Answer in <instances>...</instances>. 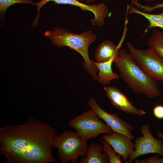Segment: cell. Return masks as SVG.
Returning <instances> with one entry per match:
<instances>
[{
	"instance_id": "5bb4252c",
	"label": "cell",
	"mask_w": 163,
	"mask_h": 163,
	"mask_svg": "<svg viewBox=\"0 0 163 163\" xmlns=\"http://www.w3.org/2000/svg\"><path fill=\"white\" fill-rule=\"evenodd\" d=\"M114 59H112L104 62L94 63L99 71L97 80L98 82L103 85H108L114 79H118L120 76L114 72L112 69V65Z\"/></svg>"
},
{
	"instance_id": "7402d4cb",
	"label": "cell",
	"mask_w": 163,
	"mask_h": 163,
	"mask_svg": "<svg viewBox=\"0 0 163 163\" xmlns=\"http://www.w3.org/2000/svg\"><path fill=\"white\" fill-rule=\"evenodd\" d=\"M157 134L158 137L159 138H161L163 141V133L160 131H158L157 132Z\"/></svg>"
},
{
	"instance_id": "cb8c5ba5",
	"label": "cell",
	"mask_w": 163,
	"mask_h": 163,
	"mask_svg": "<svg viewBox=\"0 0 163 163\" xmlns=\"http://www.w3.org/2000/svg\"><path fill=\"white\" fill-rule=\"evenodd\" d=\"M140 0H131V2H132V3L133 2H138ZM142 0L146 1L147 2H149L150 1H153L155 0Z\"/></svg>"
},
{
	"instance_id": "ba28073f",
	"label": "cell",
	"mask_w": 163,
	"mask_h": 163,
	"mask_svg": "<svg viewBox=\"0 0 163 163\" xmlns=\"http://www.w3.org/2000/svg\"><path fill=\"white\" fill-rule=\"evenodd\" d=\"M88 104L98 117L104 120L113 132L123 134L131 140L133 139L134 136L132 133L134 129L130 124L120 118L116 113H110L104 110L98 104L94 98L89 99Z\"/></svg>"
},
{
	"instance_id": "52a82bcc",
	"label": "cell",
	"mask_w": 163,
	"mask_h": 163,
	"mask_svg": "<svg viewBox=\"0 0 163 163\" xmlns=\"http://www.w3.org/2000/svg\"><path fill=\"white\" fill-rule=\"evenodd\" d=\"M140 129L142 136L136 138L135 149L126 163H131L136 158L149 153H157L163 156V140L160 139H156L153 136L148 124L142 125Z\"/></svg>"
},
{
	"instance_id": "2e32d148",
	"label": "cell",
	"mask_w": 163,
	"mask_h": 163,
	"mask_svg": "<svg viewBox=\"0 0 163 163\" xmlns=\"http://www.w3.org/2000/svg\"><path fill=\"white\" fill-rule=\"evenodd\" d=\"M147 45L163 58V33L154 29L150 37L147 41Z\"/></svg>"
},
{
	"instance_id": "5b68a950",
	"label": "cell",
	"mask_w": 163,
	"mask_h": 163,
	"mask_svg": "<svg viewBox=\"0 0 163 163\" xmlns=\"http://www.w3.org/2000/svg\"><path fill=\"white\" fill-rule=\"evenodd\" d=\"M91 109L76 116L69 122L70 126L78 135L87 140L96 138L102 133L110 134L113 131L106 123L101 121Z\"/></svg>"
},
{
	"instance_id": "4fadbf2b",
	"label": "cell",
	"mask_w": 163,
	"mask_h": 163,
	"mask_svg": "<svg viewBox=\"0 0 163 163\" xmlns=\"http://www.w3.org/2000/svg\"><path fill=\"white\" fill-rule=\"evenodd\" d=\"M103 148L101 144L91 141L88 146L85 158L82 157L80 163H108L109 160L107 154L101 152Z\"/></svg>"
},
{
	"instance_id": "9a60e30c",
	"label": "cell",
	"mask_w": 163,
	"mask_h": 163,
	"mask_svg": "<svg viewBox=\"0 0 163 163\" xmlns=\"http://www.w3.org/2000/svg\"><path fill=\"white\" fill-rule=\"evenodd\" d=\"M162 12L158 14H150L141 11L131 5L127 6V11L129 14H138L143 16L148 20L149 24L146 29H151L156 27H159L163 30V7Z\"/></svg>"
},
{
	"instance_id": "8992f818",
	"label": "cell",
	"mask_w": 163,
	"mask_h": 163,
	"mask_svg": "<svg viewBox=\"0 0 163 163\" xmlns=\"http://www.w3.org/2000/svg\"><path fill=\"white\" fill-rule=\"evenodd\" d=\"M127 45L130 54L142 71L152 79L163 82V58L151 48L139 50L129 42Z\"/></svg>"
},
{
	"instance_id": "8fae6325",
	"label": "cell",
	"mask_w": 163,
	"mask_h": 163,
	"mask_svg": "<svg viewBox=\"0 0 163 163\" xmlns=\"http://www.w3.org/2000/svg\"><path fill=\"white\" fill-rule=\"evenodd\" d=\"M102 139L109 143L125 162L129 160L135 149V144L131 140L126 136L117 132L113 131L110 134H104Z\"/></svg>"
},
{
	"instance_id": "6da1fadb",
	"label": "cell",
	"mask_w": 163,
	"mask_h": 163,
	"mask_svg": "<svg viewBox=\"0 0 163 163\" xmlns=\"http://www.w3.org/2000/svg\"><path fill=\"white\" fill-rule=\"evenodd\" d=\"M56 131L44 121L27 118L23 124L0 128V155L8 163H49Z\"/></svg>"
},
{
	"instance_id": "7a4b0ae2",
	"label": "cell",
	"mask_w": 163,
	"mask_h": 163,
	"mask_svg": "<svg viewBox=\"0 0 163 163\" xmlns=\"http://www.w3.org/2000/svg\"><path fill=\"white\" fill-rule=\"evenodd\" d=\"M113 62L119 75L134 93L149 98L161 95L158 82L147 75L125 50H120L119 55Z\"/></svg>"
},
{
	"instance_id": "603a6c76",
	"label": "cell",
	"mask_w": 163,
	"mask_h": 163,
	"mask_svg": "<svg viewBox=\"0 0 163 163\" xmlns=\"http://www.w3.org/2000/svg\"><path fill=\"white\" fill-rule=\"evenodd\" d=\"M80 0L82 2H83V1L85 0V2L86 3V4H89L95 2L97 0Z\"/></svg>"
},
{
	"instance_id": "7c38bea8",
	"label": "cell",
	"mask_w": 163,
	"mask_h": 163,
	"mask_svg": "<svg viewBox=\"0 0 163 163\" xmlns=\"http://www.w3.org/2000/svg\"><path fill=\"white\" fill-rule=\"evenodd\" d=\"M125 37L123 36L117 46L110 40L102 42L97 47L94 54L96 62H104L112 59L114 60L119 55L120 50Z\"/></svg>"
},
{
	"instance_id": "ffe728a7",
	"label": "cell",
	"mask_w": 163,
	"mask_h": 163,
	"mask_svg": "<svg viewBox=\"0 0 163 163\" xmlns=\"http://www.w3.org/2000/svg\"><path fill=\"white\" fill-rule=\"evenodd\" d=\"M134 161L135 163H163V158H160L158 155H156L141 160L135 159Z\"/></svg>"
},
{
	"instance_id": "ac0fdd59",
	"label": "cell",
	"mask_w": 163,
	"mask_h": 163,
	"mask_svg": "<svg viewBox=\"0 0 163 163\" xmlns=\"http://www.w3.org/2000/svg\"><path fill=\"white\" fill-rule=\"evenodd\" d=\"M16 3L27 4L36 5V3L32 0H0V13L1 18H5V11L11 5Z\"/></svg>"
},
{
	"instance_id": "9c48e42d",
	"label": "cell",
	"mask_w": 163,
	"mask_h": 163,
	"mask_svg": "<svg viewBox=\"0 0 163 163\" xmlns=\"http://www.w3.org/2000/svg\"><path fill=\"white\" fill-rule=\"evenodd\" d=\"M50 1L54 2L57 4L70 5L79 7L83 11L92 12L94 14V17L91 22L93 25L103 26L105 24V19L110 14L108 7L103 3L89 5L82 3L77 0H41L37 3V6L40 9L44 5Z\"/></svg>"
},
{
	"instance_id": "30bf717a",
	"label": "cell",
	"mask_w": 163,
	"mask_h": 163,
	"mask_svg": "<svg viewBox=\"0 0 163 163\" xmlns=\"http://www.w3.org/2000/svg\"><path fill=\"white\" fill-rule=\"evenodd\" d=\"M104 89L112 104L117 109L133 115L145 114L144 110L136 107L127 97L115 86L105 87Z\"/></svg>"
},
{
	"instance_id": "d6986e66",
	"label": "cell",
	"mask_w": 163,
	"mask_h": 163,
	"mask_svg": "<svg viewBox=\"0 0 163 163\" xmlns=\"http://www.w3.org/2000/svg\"><path fill=\"white\" fill-rule=\"evenodd\" d=\"M132 4L136 6L138 8L142 9V11L144 12L150 13L156 9L163 7V3H157L153 6H149L147 5H142L138 2H134Z\"/></svg>"
},
{
	"instance_id": "e0dca14e",
	"label": "cell",
	"mask_w": 163,
	"mask_h": 163,
	"mask_svg": "<svg viewBox=\"0 0 163 163\" xmlns=\"http://www.w3.org/2000/svg\"><path fill=\"white\" fill-rule=\"evenodd\" d=\"M99 140L103 145V152L106 153L108 157L109 163L122 162V156L117 153L113 148H112L111 146L109 143L101 138H100Z\"/></svg>"
},
{
	"instance_id": "277c9868",
	"label": "cell",
	"mask_w": 163,
	"mask_h": 163,
	"mask_svg": "<svg viewBox=\"0 0 163 163\" xmlns=\"http://www.w3.org/2000/svg\"><path fill=\"white\" fill-rule=\"evenodd\" d=\"M87 141L79 137L76 132L66 130L56 135L53 145L57 149L58 158L62 163H77L79 157L86 155Z\"/></svg>"
},
{
	"instance_id": "3957f363",
	"label": "cell",
	"mask_w": 163,
	"mask_h": 163,
	"mask_svg": "<svg viewBox=\"0 0 163 163\" xmlns=\"http://www.w3.org/2000/svg\"><path fill=\"white\" fill-rule=\"evenodd\" d=\"M44 35L55 45L59 47L67 46L79 53L84 60L82 62L83 68L92 79L97 80L98 69L94 61L90 59L88 52L89 46L97 38L92 31L88 30L75 34L65 28L56 27L51 30H46Z\"/></svg>"
},
{
	"instance_id": "44dd1931",
	"label": "cell",
	"mask_w": 163,
	"mask_h": 163,
	"mask_svg": "<svg viewBox=\"0 0 163 163\" xmlns=\"http://www.w3.org/2000/svg\"><path fill=\"white\" fill-rule=\"evenodd\" d=\"M153 113L158 119H163V105H158L155 107L153 109Z\"/></svg>"
}]
</instances>
